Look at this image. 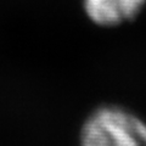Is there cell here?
Returning a JSON list of instances; mask_svg holds the SVG:
<instances>
[{
    "label": "cell",
    "instance_id": "1",
    "mask_svg": "<svg viewBox=\"0 0 146 146\" xmlns=\"http://www.w3.org/2000/svg\"><path fill=\"white\" fill-rule=\"evenodd\" d=\"M80 146H146V123L125 108L100 107L82 128Z\"/></svg>",
    "mask_w": 146,
    "mask_h": 146
},
{
    "label": "cell",
    "instance_id": "2",
    "mask_svg": "<svg viewBox=\"0 0 146 146\" xmlns=\"http://www.w3.org/2000/svg\"><path fill=\"white\" fill-rule=\"evenodd\" d=\"M145 4L146 0H83L88 17L105 27L118 26L133 20Z\"/></svg>",
    "mask_w": 146,
    "mask_h": 146
}]
</instances>
